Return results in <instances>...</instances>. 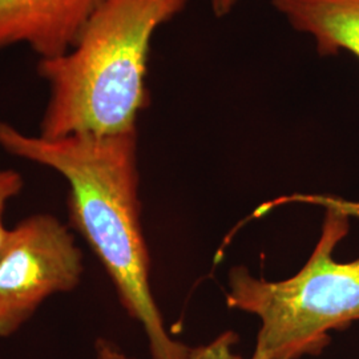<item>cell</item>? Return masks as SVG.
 I'll return each instance as SVG.
<instances>
[{"mask_svg": "<svg viewBox=\"0 0 359 359\" xmlns=\"http://www.w3.org/2000/svg\"><path fill=\"white\" fill-rule=\"evenodd\" d=\"M0 147L67 180L71 221L102 261L123 306L142 323L152 358L237 359L228 335L209 346L189 348L173 341L164 326L149 283V255L140 222L137 130L46 139L0 121Z\"/></svg>", "mask_w": 359, "mask_h": 359, "instance_id": "1", "label": "cell"}, {"mask_svg": "<svg viewBox=\"0 0 359 359\" xmlns=\"http://www.w3.org/2000/svg\"><path fill=\"white\" fill-rule=\"evenodd\" d=\"M188 1L103 0L68 51L39 62V75L48 84L39 136L135 132L149 103L147 75L154 34Z\"/></svg>", "mask_w": 359, "mask_h": 359, "instance_id": "2", "label": "cell"}, {"mask_svg": "<svg viewBox=\"0 0 359 359\" xmlns=\"http://www.w3.org/2000/svg\"><path fill=\"white\" fill-rule=\"evenodd\" d=\"M326 208L321 237L295 276L269 283L233 268L226 305L261 320L253 357L320 355L332 332L359 321V203L314 197Z\"/></svg>", "mask_w": 359, "mask_h": 359, "instance_id": "3", "label": "cell"}, {"mask_svg": "<svg viewBox=\"0 0 359 359\" xmlns=\"http://www.w3.org/2000/svg\"><path fill=\"white\" fill-rule=\"evenodd\" d=\"M83 270L75 238L57 218L18 224L0 253V337L16 333L48 297L74 290Z\"/></svg>", "mask_w": 359, "mask_h": 359, "instance_id": "4", "label": "cell"}, {"mask_svg": "<svg viewBox=\"0 0 359 359\" xmlns=\"http://www.w3.org/2000/svg\"><path fill=\"white\" fill-rule=\"evenodd\" d=\"M103 0H0V51L26 44L40 59L68 51Z\"/></svg>", "mask_w": 359, "mask_h": 359, "instance_id": "5", "label": "cell"}, {"mask_svg": "<svg viewBox=\"0 0 359 359\" xmlns=\"http://www.w3.org/2000/svg\"><path fill=\"white\" fill-rule=\"evenodd\" d=\"M289 26L313 39L320 56L347 52L359 60V0H273Z\"/></svg>", "mask_w": 359, "mask_h": 359, "instance_id": "6", "label": "cell"}, {"mask_svg": "<svg viewBox=\"0 0 359 359\" xmlns=\"http://www.w3.org/2000/svg\"><path fill=\"white\" fill-rule=\"evenodd\" d=\"M22 187H23V180L19 173H16L15 170L3 172L0 177V253L6 245L8 231H10L4 228V224H3V213H4L6 203L20 192Z\"/></svg>", "mask_w": 359, "mask_h": 359, "instance_id": "7", "label": "cell"}, {"mask_svg": "<svg viewBox=\"0 0 359 359\" xmlns=\"http://www.w3.org/2000/svg\"><path fill=\"white\" fill-rule=\"evenodd\" d=\"M238 1L240 0H210V7L217 18H222L229 15L236 8Z\"/></svg>", "mask_w": 359, "mask_h": 359, "instance_id": "8", "label": "cell"}, {"mask_svg": "<svg viewBox=\"0 0 359 359\" xmlns=\"http://www.w3.org/2000/svg\"><path fill=\"white\" fill-rule=\"evenodd\" d=\"M3 172H4V170H0V177H1V175H3Z\"/></svg>", "mask_w": 359, "mask_h": 359, "instance_id": "9", "label": "cell"}, {"mask_svg": "<svg viewBox=\"0 0 359 359\" xmlns=\"http://www.w3.org/2000/svg\"><path fill=\"white\" fill-rule=\"evenodd\" d=\"M252 359H258V358H256V357H252Z\"/></svg>", "mask_w": 359, "mask_h": 359, "instance_id": "10", "label": "cell"}]
</instances>
